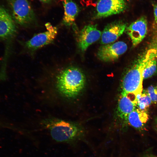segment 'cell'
I'll list each match as a JSON object with an SVG mask.
<instances>
[{
	"label": "cell",
	"mask_w": 157,
	"mask_h": 157,
	"mask_svg": "<svg viewBox=\"0 0 157 157\" xmlns=\"http://www.w3.org/2000/svg\"><path fill=\"white\" fill-rule=\"evenodd\" d=\"M45 125L51 137L57 142L72 145L84 139L82 129L72 123L61 119L51 120Z\"/></svg>",
	"instance_id": "obj_1"
},
{
	"label": "cell",
	"mask_w": 157,
	"mask_h": 157,
	"mask_svg": "<svg viewBox=\"0 0 157 157\" xmlns=\"http://www.w3.org/2000/svg\"><path fill=\"white\" fill-rule=\"evenodd\" d=\"M154 51V49L149 50L127 71L122 80V93H133L138 100L140 98L143 91V69Z\"/></svg>",
	"instance_id": "obj_2"
},
{
	"label": "cell",
	"mask_w": 157,
	"mask_h": 157,
	"mask_svg": "<svg viewBox=\"0 0 157 157\" xmlns=\"http://www.w3.org/2000/svg\"><path fill=\"white\" fill-rule=\"evenodd\" d=\"M57 85L60 92L66 97L76 96L84 87L85 78L83 72L74 67L63 70L57 78Z\"/></svg>",
	"instance_id": "obj_3"
},
{
	"label": "cell",
	"mask_w": 157,
	"mask_h": 157,
	"mask_svg": "<svg viewBox=\"0 0 157 157\" xmlns=\"http://www.w3.org/2000/svg\"><path fill=\"white\" fill-rule=\"evenodd\" d=\"M13 19L18 24L26 26L35 19V13L28 0H6Z\"/></svg>",
	"instance_id": "obj_4"
},
{
	"label": "cell",
	"mask_w": 157,
	"mask_h": 157,
	"mask_svg": "<svg viewBox=\"0 0 157 157\" xmlns=\"http://www.w3.org/2000/svg\"><path fill=\"white\" fill-rule=\"evenodd\" d=\"M127 7L126 0H99L95 17L99 19L118 14L124 11Z\"/></svg>",
	"instance_id": "obj_5"
},
{
	"label": "cell",
	"mask_w": 157,
	"mask_h": 157,
	"mask_svg": "<svg viewBox=\"0 0 157 157\" xmlns=\"http://www.w3.org/2000/svg\"><path fill=\"white\" fill-rule=\"evenodd\" d=\"M127 49V46L125 42L118 41L100 46L97 51V56L103 62H113L125 53Z\"/></svg>",
	"instance_id": "obj_6"
},
{
	"label": "cell",
	"mask_w": 157,
	"mask_h": 157,
	"mask_svg": "<svg viewBox=\"0 0 157 157\" xmlns=\"http://www.w3.org/2000/svg\"><path fill=\"white\" fill-rule=\"evenodd\" d=\"M45 26L46 31L36 35L26 42V45L28 48L36 49L51 43L54 40L57 34V28L49 23L46 24Z\"/></svg>",
	"instance_id": "obj_7"
},
{
	"label": "cell",
	"mask_w": 157,
	"mask_h": 157,
	"mask_svg": "<svg viewBox=\"0 0 157 157\" xmlns=\"http://www.w3.org/2000/svg\"><path fill=\"white\" fill-rule=\"evenodd\" d=\"M147 31V21L144 16L132 23L126 28V33L131 38L133 47L137 45L142 40Z\"/></svg>",
	"instance_id": "obj_8"
},
{
	"label": "cell",
	"mask_w": 157,
	"mask_h": 157,
	"mask_svg": "<svg viewBox=\"0 0 157 157\" xmlns=\"http://www.w3.org/2000/svg\"><path fill=\"white\" fill-rule=\"evenodd\" d=\"M101 33L98 29L97 24L85 26L80 31L78 38V44L81 50L85 51L101 37Z\"/></svg>",
	"instance_id": "obj_9"
},
{
	"label": "cell",
	"mask_w": 157,
	"mask_h": 157,
	"mask_svg": "<svg viewBox=\"0 0 157 157\" xmlns=\"http://www.w3.org/2000/svg\"><path fill=\"white\" fill-rule=\"evenodd\" d=\"M126 27V24L120 21L108 24L102 32L101 44L104 45L113 43L123 34Z\"/></svg>",
	"instance_id": "obj_10"
},
{
	"label": "cell",
	"mask_w": 157,
	"mask_h": 157,
	"mask_svg": "<svg viewBox=\"0 0 157 157\" xmlns=\"http://www.w3.org/2000/svg\"><path fill=\"white\" fill-rule=\"evenodd\" d=\"M16 32L14 20L8 11L0 6V38L7 40Z\"/></svg>",
	"instance_id": "obj_11"
},
{
	"label": "cell",
	"mask_w": 157,
	"mask_h": 157,
	"mask_svg": "<svg viewBox=\"0 0 157 157\" xmlns=\"http://www.w3.org/2000/svg\"><path fill=\"white\" fill-rule=\"evenodd\" d=\"M138 99L133 93H122L119 100L118 110L120 116L127 119L129 114L135 109Z\"/></svg>",
	"instance_id": "obj_12"
},
{
	"label": "cell",
	"mask_w": 157,
	"mask_h": 157,
	"mask_svg": "<svg viewBox=\"0 0 157 157\" xmlns=\"http://www.w3.org/2000/svg\"><path fill=\"white\" fill-rule=\"evenodd\" d=\"M149 119L147 112L135 108L129 114L126 119L130 125L141 132L146 129L145 125Z\"/></svg>",
	"instance_id": "obj_13"
},
{
	"label": "cell",
	"mask_w": 157,
	"mask_h": 157,
	"mask_svg": "<svg viewBox=\"0 0 157 157\" xmlns=\"http://www.w3.org/2000/svg\"><path fill=\"white\" fill-rule=\"evenodd\" d=\"M64 8L63 23L66 26L73 24L79 11L76 4L72 0H61Z\"/></svg>",
	"instance_id": "obj_14"
},
{
	"label": "cell",
	"mask_w": 157,
	"mask_h": 157,
	"mask_svg": "<svg viewBox=\"0 0 157 157\" xmlns=\"http://www.w3.org/2000/svg\"><path fill=\"white\" fill-rule=\"evenodd\" d=\"M155 50L146 64L143 72V79L151 77L157 71V54Z\"/></svg>",
	"instance_id": "obj_15"
},
{
	"label": "cell",
	"mask_w": 157,
	"mask_h": 157,
	"mask_svg": "<svg viewBox=\"0 0 157 157\" xmlns=\"http://www.w3.org/2000/svg\"><path fill=\"white\" fill-rule=\"evenodd\" d=\"M151 103L152 101L147 90H143L141 96L138 100L137 106L138 109L147 112Z\"/></svg>",
	"instance_id": "obj_16"
},
{
	"label": "cell",
	"mask_w": 157,
	"mask_h": 157,
	"mask_svg": "<svg viewBox=\"0 0 157 157\" xmlns=\"http://www.w3.org/2000/svg\"><path fill=\"white\" fill-rule=\"evenodd\" d=\"M147 91L152 103H157V86H150L147 88Z\"/></svg>",
	"instance_id": "obj_17"
},
{
	"label": "cell",
	"mask_w": 157,
	"mask_h": 157,
	"mask_svg": "<svg viewBox=\"0 0 157 157\" xmlns=\"http://www.w3.org/2000/svg\"><path fill=\"white\" fill-rule=\"evenodd\" d=\"M153 9L155 22L157 24V3L153 5Z\"/></svg>",
	"instance_id": "obj_18"
},
{
	"label": "cell",
	"mask_w": 157,
	"mask_h": 157,
	"mask_svg": "<svg viewBox=\"0 0 157 157\" xmlns=\"http://www.w3.org/2000/svg\"><path fill=\"white\" fill-rule=\"evenodd\" d=\"M139 157H157V156L152 153L147 152L144 154Z\"/></svg>",
	"instance_id": "obj_19"
},
{
	"label": "cell",
	"mask_w": 157,
	"mask_h": 157,
	"mask_svg": "<svg viewBox=\"0 0 157 157\" xmlns=\"http://www.w3.org/2000/svg\"><path fill=\"white\" fill-rule=\"evenodd\" d=\"M154 127L155 130L157 132V117L155 118L154 120Z\"/></svg>",
	"instance_id": "obj_20"
},
{
	"label": "cell",
	"mask_w": 157,
	"mask_h": 157,
	"mask_svg": "<svg viewBox=\"0 0 157 157\" xmlns=\"http://www.w3.org/2000/svg\"><path fill=\"white\" fill-rule=\"evenodd\" d=\"M40 1L44 3H48L53 0H39Z\"/></svg>",
	"instance_id": "obj_21"
}]
</instances>
